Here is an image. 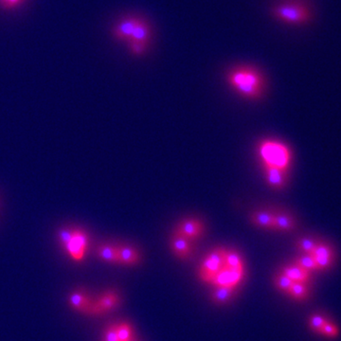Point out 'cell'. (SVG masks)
I'll use <instances>...</instances> for the list:
<instances>
[{
    "label": "cell",
    "instance_id": "f546056e",
    "mask_svg": "<svg viewBox=\"0 0 341 341\" xmlns=\"http://www.w3.org/2000/svg\"><path fill=\"white\" fill-rule=\"evenodd\" d=\"M104 341H120L117 334V325L110 326L104 334Z\"/></svg>",
    "mask_w": 341,
    "mask_h": 341
},
{
    "label": "cell",
    "instance_id": "7a4b0ae2",
    "mask_svg": "<svg viewBox=\"0 0 341 341\" xmlns=\"http://www.w3.org/2000/svg\"><path fill=\"white\" fill-rule=\"evenodd\" d=\"M272 15L281 23L298 26L308 24L314 13L310 5L304 0H286L272 8Z\"/></svg>",
    "mask_w": 341,
    "mask_h": 341
},
{
    "label": "cell",
    "instance_id": "52a82bcc",
    "mask_svg": "<svg viewBox=\"0 0 341 341\" xmlns=\"http://www.w3.org/2000/svg\"><path fill=\"white\" fill-rule=\"evenodd\" d=\"M244 269L223 268L212 280L216 287H236L243 279Z\"/></svg>",
    "mask_w": 341,
    "mask_h": 341
},
{
    "label": "cell",
    "instance_id": "277c9868",
    "mask_svg": "<svg viewBox=\"0 0 341 341\" xmlns=\"http://www.w3.org/2000/svg\"><path fill=\"white\" fill-rule=\"evenodd\" d=\"M226 250L215 249L204 259L200 268V277L205 281H212L215 275L225 268V255Z\"/></svg>",
    "mask_w": 341,
    "mask_h": 341
},
{
    "label": "cell",
    "instance_id": "ac0fdd59",
    "mask_svg": "<svg viewBox=\"0 0 341 341\" xmlns=\"http://www.w3.org/2000/svg\"><path fill=\"white\" fill-rule=\"evenodd\" d=\"M98 255L104 261L109 262H119L118 250L111 245H101L97 250Z\"/></svg>",
    "mask_w": 341,
    "mask_h": 341
},
{
    "label": "cell",
    "instance_id": "1f68e13d",
    "mask_svg": "<svg viewBox=\"0 0 341 341\" xmlns=\"http://www.w3.org/2000/svg\"><path fill=\"white\" fill-rule=\"evenodd\" d=\"M130 341H132V340H130Z\"/></svg>",
    "mask_w": 341,
    "mask_h": 341
},
{
    "label": "cell",
    "instance_id": "d6986e66",
    "mask_svg": "<svg viewBox=\"0 0 341 341\" xmlns=\"http://www.w3.org/2000/svg\"><path fill=\"white\" fill-rule=\"evenodd\" d=\"M225 267L232 269H244V263L237 252L226 250L225 255Z\"/></svg>",
    "mask_w": 341,
    "mask_h": 341
},
{
    "label": "cell",
    "instance_id": "f1b7e54d",
    "mask_svg": "<svg viewBox=\"0 0 341 341\" xmlns=\"http://www.w3.org/2000/svg\"><path fill=\"white\" fill-rule=\"evenodd\" d=\"M333 258L334 257H317L314 258L316 262V267L317 269H326L330 268L332 262H333Z\"/></svg>",
    "mask_w": 341,
    "mask_h": 341
},
{
    "label": "cell",
    "instance_id": "2e32d148",
    "mask_svg": "<svg viewBox=\"0 0 341 341\" xmlns=\"http://www.w3.org/2000/svg\"><path fill=\"white\" fill-rule=\"evenodd\" d=\"M235 287H217L213 294V299L216 304H225L232 298Z\"/></svg>",
    "mask_w": 341,
    "mask_h": 341
},
{
    "label": "cell",
    "instance_id": "d4e9b609",
    "mask_svg": "<svg viewBox=\"0 0 341 341\" xmlns=\"http://www.w3.org/2000/svg\"><path fill=\"white\" fill-rule=\"evenodd\" d=\"M292 280H290L287 276L281 273V274L278 275L275 279V283H276V287H278L280 290L283 291V292L288 293L289 289L291 288L293 285Z\"/></svg>",
    "mask_w": 341,
    "mask_h": 341
},
{
    "label": "cell",
    "instance_id": "ba28073f",
    "mask_svg": "<svg viewBox=\"0 0 341 341\" xmlns=\"http://www.w3.org/2000/svg\"><path fill=\"white\" fill-rule=\"evenodd\" d=\"M140 19H141L140 17L137 16H128L120 20L114 27L113 30L114 37L120 41L129 42Z\"/></svg>",
    "mask_w": 341,
    "mask_h": 341
},
{
    "label": "cell",
    "instance_id": "ffe728a7",
    "mask_svg": "<svg viewBox=\"0 0 341 341\" xmlns=\"http://www.w3.org/2000/svg\"><path fill=\"white\" fill-rule=\"evenodd\" d=\"M288 293L297 299H305L307 298L308 290L304 282H293Z\"/></svg>",
    "mask_w": 341,
    "mask_h": 341
},
{
    "label": "cell",
    "instance_id": "5bb4252c",
    "mask_svg": "<svg viewBox=\"0 0 341 341\" xmlns=\"http://www.w3.org/2000/svg\"><path fill=\"white\" fill-rule=\"evenodd\" d=\"M282 273L287 276L290 280L294 282H304L305 283L310 278L309 271L305 270L304 268H299L297 264L289 266L283 268Z\"/></svg>",
    "mask_w": 341,
    "mask_h": 341
},
{
    "label": "cell",
    "instance_id": "e0dca14e",
    "mask_svg": "<svg viewBox=\"0 0 341 341\" xmlns=\"http://www.w3.org/2000/svg\"><path fill=\"white\" fill-rule=\"evenodd\" d=\"M69 301H70V305H72L74 308H76V309L80 311L89 310V308L91 306L89 304V299L83 293H73L70 296Z\"/></svg>",
    "mask_w": 341,
    "mask_h": 341
},
{
    "label": "cell",
    "instance_id": "6da1fadb",
    "mask_svg": "<svg viewBox=\"0 0 341 341\" xmlns=\"http://www.w3.org/2000/svg\"><path fill=\"white\" fill-rule=\"evenodd\" d=\"M228 82L242 96L259 99L264 89V78L254 67H238L228 74Z\"/></svg>",
    "mask_w": 341,
    "mask_h": 341
},
{
    "label": "cell",
    "instance_id": "4fadbf2b",
    "mask_svg": "<svg viewBox=\"0 0 341 341\" xmlns=\"http://www.w3.org/2000/svg\"><path fill=\"white\" fill-rule=\"evenodd\" d=\"M296 228V221L291 214L287 213H275L274 230L280 232H290Z\"/></svg>",
    "mask_w": 341,
    "mask_h": 341
},
{
    "label": "cell",
    "instance_id": "3957f363",
    "mask_svg": "<svg viewBox=\"0 0 341 341\" xmlns=\"http://www.w3.org/2000/svg\"><path fill=\"white\" fill-rule=\"evenodd\" d=\"M258 154L263 166L288 170L292 161L290 148L279 140H264L259 143Z\"/></svg>",
    "mask_w": 341,
    "mask_h": 341
},
{
    "label": "cell",
    "instance_id": "9c48e42d",
    "mask_svg": "<svg viewBox=\"0 0 341 341\" xmlns=\"http://www.w3.org/2000/svg\"><path fill=\"white\" fill-rule=\"evenodd\" d=\"M263 170H264L266 180L271 188L281 190L287 186L288 181V174H287L288 170L263 166Z\"/></svg>",
    "mask_w": 341,
    "mask_h": 341
},
{
    "label": "cell",
    "instance_id": "4316f807",
    "mask_svg": "<svg viewBox=\"0 0 341 341\" xmlns=\"http://www.w3.org/2000/svg\"><path fill=\"white\" fill-rule=\"evenodd\" d=\"M325 323H326V320L323 316L314 315L309 319V326L313 331H315L317 333H320V330Z\"/></svg>",
    "mask_w": 341,
    "mask_h": 341
},
{
    "label": "cell",
    "instance_id": "5b68a950",
    "mask_svg": "<svg viewBox=\"0 0 341 341\" xmlns=\"http://www.w3.org/2000/svg\"><path fill=\"white\" fill-rule=\"evenodd\" d=\"M87 244L88 237L86 233L81 230H72L71 237L64 247L74 260L80 261L85 256Z\"/></svg>",
    "mask_w": 341,
    "mask_h": 341
},
{
    "label": "cell",
    "instance_id": "603a6c76",
    "mask_svg": "<svg viewBox=\"0 0 341 341\" xmlns=\"http://www.w3.org/2000/svg\"><path fill=\"white\" fill-rule=\"evenodd\" d=\"M310 255L314 258L317 257H334V252L332 248L328 244L317 243L316 248L311 252Z\"/></svg>",
    "mask_w": 341,
    "mask_h": 341
},
{
    "label": "cell",
    "instance_id": "7402d4cb",
    "mask_svg": "<svg viewBox=\"0 0 341 341\" xmlns=\"http://www.w3.org/2000/svg\"><path fill=\"white\" fill-rule=\"evenodd\" d=\"M117 334L120 341L132 340V328L128 323H121L117 325Z\"/></svg>",
    "mask_w": 341,
    "mask_h": 341
},
{
    "label": "cell",
    "instance_id": "8fae6325",
    "mask_svg": "<svg viewBox=\"0 0 341 341\" xmlns=\"http://www.w3.org/2000/svg\"><path fill=\"white\" fill-rule=\"evenodd\" d=\"M275 213L268 210L257 211L251 213L250 222L258 228L274 230Z\"/></svg>",
    "mask_w": 341,
    "mask_h": 341
},
{
    "label": "cell",
    "instance_id": "7c38bea8",
    "mask_svg": "<svg viewBox=\"0 0 341 341\" xmlns=\"http://www.w3.org/2000/svg\"><path fill=\"white\" fill-rule=\"evenodd\" d=\"M119 304V298L115 293H107L95 305H91L89 311L93 314H101L105 311H109L116 307Z\"/></svg>",
    "mask_w": 341,
    "mask_h": 341
},
{
    "label": "cell",
    "instance_id": "30bf717a",
    "mask_svg": "<svg viewBox=\"0 0 341 341\" xmlns=\"http://www.w3.org/2000/svg\"><path fill=\"white\" fill-rule=\"evenodd\" d=\"M191 242L192 241L174 232L173 236L170 238V249L178 258L186 259L191 256L193 251V247Z\"/></svg>",
    "mask_w": 341,
    "mask_h": 341
},
{
    "label": "cell",
    "instance_id": "8992f818",
    "mask_svg": "<svg viewBox=\"0 0 341 341\" xmlns=\"http://www.w3.org/2000/svg\"><path fill=\"white\" fill-rule=\"evenodd\" d=\"M175 233L190 241H194L201 237L204 233V225L200 220L194 218L184 219L177 224Z\"/></svg>",
    "mask_w": 341,
    "mask_h": 341
},
{
    "label": "cell",
    "instance_id": "44dd1931",
    "mask_svg": "<svg viewBox=\"0 0 341 341\" xmlns=\"http://www.w3.org/2000/svg\"><path fill=\"white\" fill-rule=\"evenodd\" d=\"M317 243L312 238H300L297 241V248L298 250L305 252L306 254H311V252L316 248Z\"/></svg>",
    "mask_w": 341,
    "mask_h": 341
},
{
    "label": "cell",
    "instance_id": "484cf974",
    "mask_svg": "<svg viewBox=\"0 0 341 341\" xmlns=\"http://www.w3.org/2000/svg\"><path fill=\"white\" fill-rule=\"evenodd\" d=\"M129 44L130 51L135 55H142L146 53L147 49L149 48L150 44L141 42H131Z\"/></svg>",
    "mask_w": 341,
    "mask_h": 341
},
{
    "label": "cell",
    "instance_id": "9a60e30c",
    "mask_svg": "<svg viewBox=\"0 0 341 341\" xmlns=\"http://www.w3.org/2000/svg\"><path fill=\"white\" fill-rule=\"evenodd\" d=\"M118 250V260L123 264H135L140 261L139 253L130 247H120Z\"/></svg>",
    "mask_w": 341,
    "mask_h": 341
},
{
    "label": "cell",
    "instance_id": "cb8c5ba5",
    "mask_svg": "<svg viewBox=\"0 0 341 341\" xmlns=\"http://www.w3.org/2000/svg\"><path fill=\"white\" fill-rule=\"evenodd\" d=\"M295 264H297L299 268H304V269L307 270V271L317 269L315 259H314V257L310 255V254H306V255L300 257L299 259H298V260L295 262Z\"/></svg>",
    "mask_w": 341,
    "mask_h": 341
},
{
    "label": "cell",
    "instance_id": "4dcf8cb0",
    "mask_svg": "<svg viewBox=\"0 0 341 341\" xmlns=\"http://www.w3.org/2000/svg\"><path fill=\"white\" fill-rule=\"evenodd\" d=\"M4 4L8 7H14L18 4L21 0H2Z\"/></svg>",
    "mask_w": 341,
    "mask_h": 341
},
{
    "label": "cell",
    "instance_id": "83f0119b",
    "mask_svg": "<svg viewBox=\"0 0 341 341\" xmlns=\"http://www.w3.org/2000/svg\"><path fill=\"white\" fill-rule=\"evenodd\" d=\"M320 333L323 334V335L330 336V337H335V336L338 335V329L336 328V326L334 325L333 323L326 321V323H324L321 330H320Z\"/></svg>",
    "mask_w": 341,
    "mask_h": 341
}]
</instances>
